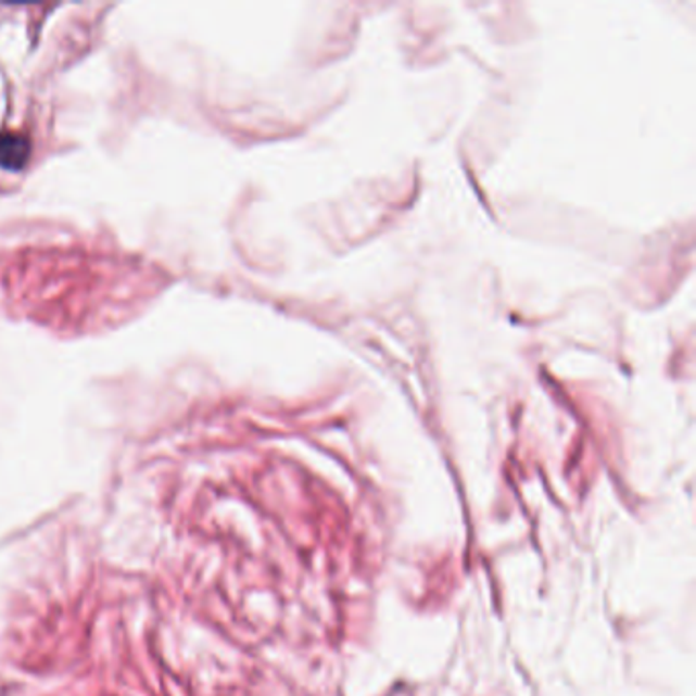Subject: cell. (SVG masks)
Listing matches in <instances>:
<instances>
[{"label":"cell","mask_w":696,"mask_h":696,"mask_svg":"<svg viewBox=\"0 0 696 696\" xmlns=\"http://www.w3.org/2000/svg\"><path fill=\"white\" fill-rule=\"evenodd\" d=\"M31 155L29 139L21 134H0V168L21 170Z\"/></svg>","instance_id":"1"}]
</instances>
